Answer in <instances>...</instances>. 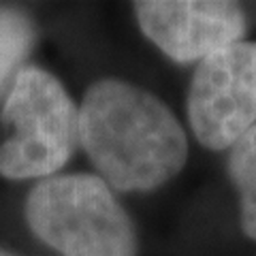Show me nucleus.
<instances>
[{
    "instance_id": "8",
    "label": "nucleus",
    "mask_w": 256,
    "mask_h": 256,
    "mask_svg": "<svg viewBox=\"0 0 256 256\" xmlns=\"http://www.w3.org/2000/svg\"><path fill=\"white\" fill-rule=\"evenodd\" d=\"M0 256H15V254H11V252H4V250H0Z\"/></svg>"
},
{
    "instance_id": "3",
    "label": "nucleus",
    "mask_w": 256,
    "mask_h": 256,
    "mask_svg": "<svg viewBox=\"0 0 256 256\" xmlns=\"http://www.w3.org/2000/svg\"><path fill=\"white\" fill-rule=\"evenodd\" d=\"M2 122L9 139L0 148V175L9 180L52 178L79 146V109L58 77L38 66L15 75Z\"/></svg>"
},
{
    "instance_id": "1",
    "label": "nucleus",
    "mask_w": 256,
    "mask_h": 256,
    "mask_svg": "<svg viewBox=\"0 0 256 256\" xmlns=\"http://www.w3.org/2000/svg\"><path fill=\"white\" fill-rule=\"evenodd\" d=\"M79 143L100 180L120 192H150L178 178L188 139L158 96L122 82L100 79L79 107Z\"/></svg>"
},
{
    "instance_id": "2",
    "label": "nucleus",
    "mask_w": 256,
    "mask_h": 256,
    "mask_svg": "<svg viewBox=\"0 0 256 256\" xmlns=\"http://www.w3.org/2000/svg\"><path fill=\"white\" fill-rule=\"evenodd\" d=\"M26 222L62 256H137L130 216L98 175L45 178L26 198Z\"/></svg>"
},
{
    "instance_id": "6",
    "label": "nucleus",
    "mask_w": 256,
    "mask_h": 256,
    "mask_svg": "<svg viewBox=\"0 0 256 256\" xmlns=\"http://www.w3.org/2000/svg\"><path fill=\"white\" fill-rule=\"evenodd\" d=\"M228 178L239 194V224L256 242V124L228 150Z\"/></svg>"
},
{
    "instance_id": "5",
    "label": "nucleus",
    "mask_w": 256,
    "mask_h": 256,
    "mask_svg": "<svg viewBox=\"0 0 256 256\" xmlns=\"http://www.w3.org/2000/svg\"><path fill=\"white\" fill-rule=\"evenodd\" d=\"M132 9L143 34L180 64L203 62L248 30L244 9L226 0H141Z\"/></svg>"
},
{
    "instance_id": "7",
    "label": "nucleus",
    "mask_w": 256,
    "mask_h": 256,
    "mask_svg": "<svg viewBox=\"0 0 256 256\" xmlns=\"http://www.w3.org/2000/svg\"><path fill=\"white\" fill-rule=\"evenodd\" d=\"M34 41V28L22 11L0 9V86L28 54Z\"/></svg>"
},
{
    "instance_id": "4",
    "label": "nucleus",
    "mask_w": 256,
    "mask_h": 256,
    "mask_svg": "<svg viewBox=\"0 0 256 256\" xmlns=\"http://www.w3.org/2000/svg\"><path fill=\"white\" fill-rule=\"evenodd\" d=\"M186 109L203 148H233L256 124V41H239L198 62Z\"/></svg>"
}]
</instances>
